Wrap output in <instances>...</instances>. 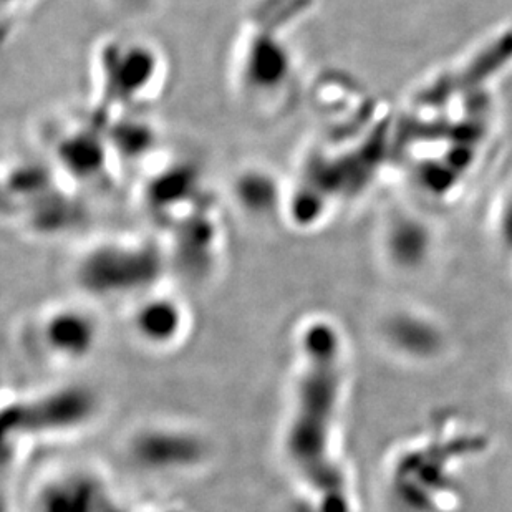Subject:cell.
Segmentation results:
<instances>
[{"mask_svg": "<svg viewBox=\"0 0 512 512\" xmlns=\"http://www.w3.org/2000/svg\"><path fill=\"white\" fill-rule=\"evenodd\" d=\"M170 262L160 237L118 234L90 242L73 262L80 297L93 304L130 305L165 284Z\"/></svg>", "mask_w": 512, "mask_h": 512, "instance_id": "cell-3", "label": "cell"}, {"mask_svg": "<svg viewBox=\"0 0 512 512\" xmlns=\"http://www.w3.org/2000/svg\"><path fill=\"white\" fill-rule=\"evenodd\" d=\"M128 329L143 347L163 352L183 342L191 329L186 300L165 284L126 305Z\"/></svg>", "mask_w": 512, "mask_h": 512, "instance_id": "cell-8", "label": "cell"}, {"mask_svg": "<svg viewBox=\"0 0 512 512\" xmlns=\"http://www.w3.org/2000/svg\"><path fill=\"white\" fill-rule=\"evenodd\" d=\"M93 112H150L170 80V58L148 35L123 30L98 40L92 52Z\"/></svg>", "mask_w": 512, "mask_h": 512, "instance_id": "cell-2", "label": "cell"}, {"mask_svg": "<svg viewBox=\"0 0 512 512\" xmlns=\"http://www.w3.org/2000/svg\"><path fill=\"white\" fill-rule=\"evenodd\" d=\"M289 186L281 174L264 163H247L232 173L228 199L249 223L266 224L285 219Z\"/></svg>", "mask_w": 512, "mask_h": 512, "instance_id": "cell-9", "label": "cell"}, {"mask_svg": "<svg viewBox=\"0 0 512 512\" xmlns=\"http://www.w3.org/2000/svg\"><path fill=\"white\" fill-rule=\"evenodd\" d=\"M100 401L83 387L55 388L17 401L14 430L37 438H58L92 425Z\"/></svg>", "mask_w": 512, "mask_h": 512, "instance_id": "cell-7", "label": "cell"}, {"mask_svg": "<svg viewBox=\"0 0 512 512\" xmlns=\"http://www.w3.org/2000/svg\"><path fill=\"white\" fill-rule=\"evenodd\" d=\"M297 68L281 32L254 30L237 45L234 82L244 102L257 110H276L292 95Z\"/></svg>", "mask_w": 512, "mask_h": 512, "instance_id": "cell-5", "label": "cell"}, {"mask_svg": "<svg viewBox=\"0 0 512 512\" xmlns=\"http://www.w3.org/2000/svg\"><path fill=\"white\" fill-rule=\"evenodd\" d=\"M107 9L121 19L138 20L150 17L160 9L161 0H102Z\"/></svg>", "mask_w": 512, "mask_h": 512, "instance_id": "cell-10", "label": "cell"}, {"mask_svg": "<svg viewBox=\"0 0 512 512\" xmlns=\"http://www.w3.org/2000/svg\"><path fill=\"white\" fill-rule=\"evenodd\" d=\"M52 143L50 165L72 188L98 186L121 173L105 123L93 110L83 121L58 126Z\"/></svg>", "mask_w": 512, "mask_h": 512, "instance_id": "cell-6", "label": "cell"}, {"mask_svg": "<svg viewBox=\"0 0 512 512\" xmlns=\"http://www.w3.org/2000/svg\"><path fill=\"white\" fill-rule=\"evenodd\" d=\"M98 307L85 297L54 302L39 310L25 325V339L39 358L57 367L85 362L102 340Z\"/></svg>", "mask_w": 512, "mask_h": 512, "instance_id": "cell-4", "label": "cell"}, {"mask_svg": "<svg viewBox=\"0 0 512 512\" xmlns=\"http://www.w3.org/2000/svg\"><path fill=\"white\" fill-rule=\"evenodd\" d=\"M294 373L281 430V455L304 512L339 503L342 474L335 431L342 388V343L332 320L314 315L295 329Z\"/></svg>", "mask_w": 512, "mask_h": 512, "instance_id": "cell-1", "label": "cell"}]
</instances>
